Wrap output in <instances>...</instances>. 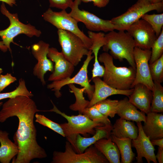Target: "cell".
Instances as JSON below:
<instances>
[{"mask_svg":"<svg viewBox=\"0 0 163 163\" xmlns=\"http://www.w3.org/2000/svg\"><path fill=\"white\" fill-rule=\"evenodd\" d=\"M40 111L31 97L24 96L9 98L3 104L0 111V122L14 116L19 120L14 136L19 152L12 163H29L34 159L47 157L45 151L37 141V130L34 123L35 113Z\"/></svg>","mask_w":163,"mask_h":163,"instance_id":"1","label":"cell"},{"mask_svg":"<svg viewBox=\"0 0 163 163\" xmlns=\"http://www.w3.org/2000/svg\"><path fill=\"white\" fill-rule=\"evenodd\" d=\"M53 108L49 110L42 111L53 112L61 115L67 121V123L60 124L65 137L71 144L73 149L77 152L76 141L77 136L82 135L88 137L90 134L93 135L95 132V128L98 126L104 125L103 124L95 122L86 116L79 113L77 115L69 116L59 110L51 100Z\"/></svg>","mask_w":163,"mask_h":163,"instance_id":"2","label":"cell"},{"mask_svg":"<svg viewBox=\"0 0 163 163\" xmlns=\"http://www.w3.org/2000/svg\"><path fill=\"white\" fill-rule=\"evenodd\" d=\"M98 60L104 66L105 72L102 77L105 83L118 90L132 88L135 77L136 68L131 66L127 67L115 66L112 56L107 52L100 54Z\"/></svg>","mask_w":163,"mask_h":163,"instance_id":"3","label":"cell"},{"mask_svg":"<svg viewBox=\"0 0 163 163\" xmlns=\"http://www.w3.org/2000/svg\"><path fill=\"white\" fill-rule=\"evenodd\" d=\"M106 43L102 46L105 52L110 50L113 58L120 61L126 59L130 66L136 68L134 57V50L136 46L132 36L123 30H114L105 34Z\"/></svg>","mask_w":163,"mask_h":163,"instance_id":"4","label":"cell"},{"mask_svg":"<svg viewBox=\"0 0 163 163\" xmlns=\"http://www.w3.org/2000/svg\"><path fill=\"white\" fill-rule=\"evenodd\" d=\"M156 10L158 12L163 11V2L152 4L149 0H137L124 13L111 19L115 30L125 31L132 24L141 18L149 12Z\"/></svg>","mask_w":163,"mask_h":163,"instance_id":"5","label":"cell"},{"mask_svg":"<svg viewBox=\"0 0 163 163\" xmlns=\"http://www.w3.org/2000/svg\"><path fill=\"white\" fill-rule=\"evenodd\" d=\"M52 163H108L106 158L92 145L81 153L75 152L70 143L66 142L64 152L55 151Z\"/></svg>","mask_w":163,"mask_h":163,"instance_id":"6","label":"cell"},{"mask_svg":"<svg viewBox=\"0 0 163 163\" xmlns=\"http://www.w3.org/2000/svg\"><path fill=\"white\" fill-rule=\"evenodd\" d=\"M1 11L2 14L9 19L10 24L6 29L0 30V37L4 45L11 52L10 43H14L13 39L17 35L24 34L30 37L34 36L39 37L41 32L30 24H26L20 21L18 14L11 13L7 9L4 2H2L1 5Z\"/></svg>","mask_w":163,"mask_h":163,"instance_id":"7","label":"cell"},{"mask_svg":"<svg viewBox=\"0 0 163 163\" xmlns=\"http://www.w3.org/2000/svg\"><path fill=\"white\" fill-rule=\"evenodd\" d=\"M58 40L62 53L65 58L75 66L81 62L89 50L82 40L74 34L67 30L58 29Z\"/></svg>","mask_w":163,"mask_h":163,"instance_id":"8","label":"cell"},{"mask_svg":"<svg viewBox=\"0 0 163 163\" xmlns=\"http://www.w3.org/2000/svg\"><path fill=\"white\" fill-rule=\"evenodd\" d=\"M43 19L56 27L58 29L69 31L79 37L89 50L92 45L90 39L81 31L78 26V22L66 11H53L49 8L42 15Z\"/></svg>","mask_w":163,"mask_h":163,"instance_id":"9","label":"cell"},{"mask_svg":"<svg viewBox=\"0 0 163 163\" xmlns=\"http://www.w3.org/2000/svg\"><path fill=\"white\" fill-rule=\"evenodd\" d=\"M92 53L89 50L87 58L78 73L73 77H68L60 80L54 81L47 85L48 89L54 92L57 98L62 96L60 91L62 88L70 84H77L85 89V92L87 95L90 100L91 99L94 91V86L91 85L88 76V68L90 61L94 58Z\"/></svg>","mask_w":163,"mask_h":163,"instance_id":"10","label":"cell"},{"mask_svg":"<svg viewBox=\"0 0 163 163\" xmlns=\"http://www.w3.org/2000/svg\"><path fill=\"white\" fill-rule=\"evenodd\" d=\"M81 0H75L70 7L69 14L78 22L83 23L89 31H102L108 32L115 30L114 26L110 20L103 19L96 15L85 10H81L79 6Z\"/></svg>","mask_w":163,"mask_h":163,"instance_id":"11","label":"cell"},{"mask_svg":"<svg viewBox=\"0 0 163 163\" xmlns=\"http://www.w3.org/2000/svg\"><path fill=\"white\" fill-rule=\"evenodd\" d=\"M151 54V50L142 49L137 46L135 47L134 57L136 75L132 88L136 85L141 83L152 91L154 82L151 77L149 63Z\"/></svg>","mask_w":163,"mask_h":163,"instance_id":"12","label":"cell"},{"mask_svg":"<svg viewBox=\"0 0 163 163\" xmlns=\"http://www.w3.org/2000/svg\"><path fill=\"white\" fill-rule=\"evenodd\" d=\"M133 39L136 46L142 49L151 50L157 37L151 26L140 19L126 30Z\"/></svg>","mask_w":163,"mask_h":163,"instance_id":"13","label":"cell"},{"mask_svg":"<svg viewBox=\"0 0 163 163\" xmlns=\"http://www.w3.org/2000/svg\"><path fill=\"white\" fill-rule=\"evenodd\" d=\"M49 46L48 43L40 41L31 47L32 53L37 61L34 68L33 74L40 80L43 85L46 84L45 74L47 71L52 72L54 70L53 63L47 56Z\"/></svg>","mask_w":163,"mask_h":163,"instance_id":"14","label":"cell"},{"mask_svg":"<svg viewBox=\"0 0 163 163\" xmlns=\"http://www.w3.org/2000/svg\"><path fill=\"white\" fill-rule=\"evenodd\" d=\"M47 56L55 63L53 71L48 81H59L71 77L75 66L65 58L62 52H59L55 48L49 47Z\"/></svg>","mask_w":163,"mask_h":163,"instance_id":"15","label":"cell"},{"mask_svg":"<svg viewBox=\"0 0 163 163\" xmlns=\"http://www.w3.org/2000/svg\"><path fill=\"white\" fill-rule=\"evenodd\" d=\"M138 129L137 137L132 140V146L136 150L137 163H141L142 158H145L148 163L151 161L158 163L155 153V149L151 143L150 140L143 131L141 122L136 123Z\"/></svg>","mask_w":163,"mask_h":163,"instance_id":"16","label":"cell"},{"mask_svg":"<svg viewBox=\"0 0 163 163\" xmlns=\"http://www.w3.org/2000/svg\"><path fill=\"white\" fill-rule=\"evenodd\" d=\"M91 80L94 84V91L88 107H91L112 95L120 94L129 97L133 90V88L127 90L116 89L107 84L99 77H95Z\"/></svg>","mask_w":163,"mask_h":163,"instance_id":"17","label":"cell"},{"mask_svg":"<svg viewBox=\"0 0 163 163\" xmlns=\"http://www.w3.org/2000/svg\"><path fill=\"white\" fill-rule=\"evenodd\" d=\"M133 88L132 93L128 97L129 101L145 114L151 112L152 91L141 83L136 85Z\"/></svg>","mask_w":163,"mask_h":163,"instance_id":"18","label":"cell"},{"mask_svg":"<svg viewBox=\"0 0 163 163\" xmlns=\"http://www.w3.org/2000/svg\"><path fill=\"white\" fill-rule=\"evenodd\" d=\"M88 37L91 41L92 45L90 50L94 54V62L92 71V78L90 80L95 77H102L105 72L104 67L101 65L98 60L99 51L106 43V39L104 33L99 32L96 33L88 31Z\"/></svg>","mask_w":163,"mask_h":163,"instance_id":"19","label":"cell"},{"mask_svg":"<svg viewBox=\"0 0 163 163\" xmlns=\"http://www.w3.org/2000/svg\"><path fill=\"white\" fill-rule=\"evenodd\" d=\"M143 132L151 140L163 138L162 113L150 112L147 114L145 121L142 125Z\"/></svg>","mask_w":163,"mask_h":163,"instance_id":"20","label":"cell"},{"mask_svg":"<svg viewBox=\"0 0 163 163\" xmlns=\"http://www.w3.org/2000/svg\"><path fill=\"white\" fill-rule=\"evenodd\" d=\"M112 125H104L96 127L95 132L91 137H85L78 134L77 137L76 145V153H81L88 147L102 138H108L111 136Z\"/></svg>","mask_w":163,"mask_h":163,"instance_id":"21","label":"cell"},{"mask_svg":"<svg viewBox=\"0 0 163 163\" xmlns=\"http://www.w3.org/2000/svg\"><path fill=\"white\" fill-rule=\"evenodd\" d=\"M120 118L128 121L145 122L146 117L145 113L138 110L137 108L130 103L128 98L125 97L119 101L117 109V113Z\"/></svg>","mask_w":163,"mask_h":163,"instance_id":"22","label":"cell"},{"mask_svg":"<svg viewBox=\"0 0 163 163\" xmlns=\"http://www.w3.org/2000/svg\"><path fill=\"white\" fill-rule=\"evenodd\" d=\"M93 145L109 163H120V155L119 149L116 144L112 141L111 136L108 138L99 139Z\"/></svg>","mask_w":163,"mask_h":163,"instance_id":"23","label":"cell"},{"mask_svg":"<svg viewBox=\"0 0 163 163\" xmlns=\"http://www.w3.org/2000/svg\"><path fill=\"white\" fill-rule=\"evenodd\" d=\"M137 126L133 122L121 118L117 119L112 126L111 135L118 138L135 139L138 136Z\"/></svg>","mask_w":163,"mask_h":163,"instance_id":"24","label":"cell"},{"mask_svg":"<svg viewBox=\"0 0 163 163\" xmlns=\"http://www.w3.org/2000/svg\"><path fill=\"white\" fill-rule=\"evenodd\" d=\"M9 133L0 130V162L9 163L12 159L18 154L17 145L9 138Z\"/></svg>","mask_w":163,"mask_h":163,"instance_id":"25","label":"cell"},{"mask_svg":"<svg viewBox=\"0 0 163 163\" xmlns=\"http://www.w3.org/2000/svg\"><path fill=\"white\" fill-rule=\"evenodd\" d=\"M111 136L112 141L119 149L120 155V163H131L135 156L132 149V139L129 138H120Z\"/></svg>","mask_w":163,"mask_h":163,"instance_id":"26","label":"cell"},{"mask_svg":"<svg viewBox=\"0 0 163 163\" xmlns=\"http://www.w3.org/2000/svg\"><path fill=\"white\" fill-rule=\"evenodd\" d=\"M68 85L71 89L70 92L74 94L76 99L75 102L69 106V109L73 111H78L79 113L82 114L83 110L88 107L89 102V101L86 100L83 96L85 89L84 88H78L73 84Z\"/></svg>","mask_w":163,"mask_h":163,"instance_id":"27","label":"cell"},{"mask_svg":"<svg viewBox=\"0 0 163 163\" xmlns=\"http://www.w3.org/2000/svg\"><path fill=\"white\" fill-rule=\"evenodd\" d=\"M152 98L151 111L157 113L163 112V87L161 83L153 82Z\"/></svg>","mask_w":163,"mask_h":163,"instance_id":"28","label":"cell"},{"mask_svg":"<svg viewBox=\"0 0 163 163\" xmlns=\"http://www.w3.org/2000/svg\"><path fill=\"white\" fill-rule=\"evenodd\" d=\"M119 101L107 98L98 102L92 106L104 115L112 118L117 113Z\"/></svg>","mask_w":163,"mask_h":163,"instance_id":"29","label":"cell"},{"mask_svg":"<svg viewBox=\"0 0 163 163\" xmlns=\"http://www.w3.org/2000/svg\"><path fill=\"white\" fill-rule=\"evenodd\" d=\"M21 95L30 97L34 96L33 94L28 90L26 85L25 82L22 78L19 79L18 85L14 90L8 92L0 93V101L6 98H14ZM2 104V102H0V107Z\"/></svg>","mask_w":163,"mask_h":163,"instance_id":"30","label":"cell"},{"mask_svg":"<svg viewBox=\"0 0 163 163\" xmlns=\"http://www.w3.org/2000/svg\"><path fill=\"white\" fill-rule=\"evenodd\" d=\"M141 18L151 26L157 38L163 29V14H146L142 16Z\"/></svg>","mask_w":163,"mask_h":163,"instance_id":"31","label":"cell"},{"mask_svg":"<svg viewBox=\"0 0 163 163\" xmlns=\"http://www.w3.org/2000/svg\"><path fill=\"white\" fill-rule=\"evenodd\" d=\"M82 114L87 117L95 122L100 123L104 125H111L108 117L104 115L93 106L85 108Z\"/></svg>","mask_w":163,"mask_h":163,"instance_id":"32","label":"cell"},{"mask_svg":"<svg viewBox=\"0 0 163 163\" xmlns=\"http://www.w3.org/2000/svg\"><path fill=\"white\" fill-rule=\"evenodd\" d=\"M150 75L153 82L161 83L163 82V55L159 59L149 64Z\"/></svg>","mask_w":163,"mask_h":163,"instance_id":"33","label":"cell"},{"mask_svg":"<svg viewBox=\"0 0 163 163\" xmlns=\"http://www.w3.org/2000/svg\"><path fill=\"white\" fill-rule=\"evenodd\" d=\"M35 116L36 118V122L50 129L63 137H65V134L60 124L53 121L43 115L37 113Z\"/></svg>","mask_w":163,"mask_h":163,"instance_id":"34","label":"cell"},{"mask_svg":"<svg viewBox=\"0 0 163 163\" xmlns=\"http://www.w3.org/2000/svg\"><path fill=\"white\" fill-rule=\"evenodd\" d=\"M151 54L149 64H151L163 55V29L151 48Z\"/></svg>","mask_w":163,"mask_h":163,"instance_id":"35","label":"cell"},{"mask_svg":"<svg viewBox=\"0 0 163 163\" xmlns=\"http://www.w3.org/2000/svg\"><path fill=\"white\" fill-rule=\"evenodd\" d=\"M50 7L56 8L62 10H66L70 8L73 0H48Z\"/></svg>","mask_w":163,"mask_h":163,"instance_id":"36","label":"cell"},{"mask_svg":"<svg viewBox=\"0 0 163 163\" xmlns=\"http://www.w3.org/2000/svg\"><path fill=\"white\" fill-rule=\"evenodd\" d=\"M17 80L16 77L11 74L7 73L5 75H0V93L11 84Z\"/></svg>","mask_w":163,"mask_h":163,"instance_id":"37","label":"cell"},{"mask_svg":"<svg viewBox=\"0 0 163 163\" xmlns=\"http://www.w3.org/2000/svg\"><path fill=\"white\" fill-rule=\"evenodd\" d=\"M85 3L92 2L94 5L99 8L106 7L109 3L110 0H81Z\"/></svg>","mask_w":163,"mask_h":163,"instance_id":"38","label":"cell"},{"mask_svg":"<svg viewBox=\"0 0 163 163\" xmlns=\"http://www.w3.org/2000/svg\"><path fill=\"white\" fill-rule=\"evenodd\" d=\"M155 156L156 160L159 163H163V148L158 147L157 153Z\"/></svg>","mask_w":163,"mask_h":163,"instance_id":"39","label":"cell"},{"mask_svg":"<svg viewBox=\"0 0 163 163\" xmlns=\"http://www.w3.org/2000/svg\"><path fill=\"white\" fill-rule=\"evenodd\" d=\"M151 143L154 146H158L160 148H163V138L153 139L150 140Z\"/></svg>","mask_w":163,"mask_h":163,"instance_id":"40","label":"cell"},{"mask_svg":"<svg viewBox=\"0 0 163 163\" xmlns=\"http://www.w3.org/2000/svg\"><path fill=\"white\" fill-rule=\"evenodd\" d=\"M17 0H0V1L5 3L10 6L12 7L16 4Z\"/></svg>","mask_w":163,"mask_h":163,"instance_id":"41","label":"cell"},{"mask_svg":"<svg viewBox=\"0 0 163 163\" xmlns=\"http://www.w3.org/2000/svg\"><path fill=\"white\" fill-rule=\"evenodd\" d=\"M8 48L6 46L2 41H0V50L3 52H6L8 50Z\"/></svg>","mask_w":163,"mask_h":163,"instance_id":"42","label":"cell"},{"mask_svg":"<svg viewBox=\"0 0 163 163\" xmlns=\"http://www.w3.org/2000/svg\"><path fill=\"white\" fill-rule=\"evenodd\" d=\"M149 1L152 4H156L163 2V0H149Z\"/></svg>","mask_w":163,"mask_h":163,"instance_id":"43","label":"cell"},{"mask_svg":"<svg viewBox=\"0 0 163 163\" xmlns=\"http://www.w3.org/2000/svg\"><path fill=\"white\" fill-rule=\"evenodd\" d=\"M3 70L2 69L0 68V75L3 72Z\"/></svg>","mask_w":163,"mask_h":163,"instance_id":"44","label":"cell"}]
</instances>
